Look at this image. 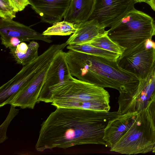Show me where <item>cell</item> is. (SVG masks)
<instances>
[{
    "label": "cell",
    "mask_w": 155,
    "mask_h": 155,
    "mask_svg": "<svg viewBox=\"0 0 155 155\" xmlns=\"http://www.w3.org/2000/svg\"><path fill=\"white\" fill-rule=\"evenodd\" d=\"M15 106L11 105L9 112L5 120L0 126V143L5 141L8 138L6 136L8 127L11 121L18 114L19 110L17 109Z\"/></svg>",
    "instance_id": "44dd1931"
},
{
    "label": "cell",
    "mask_w": 155,
    "mask_h": 155,
    "mask_svg": "<svg viewBox=\"0 0 155 155\" xmlns=\"http://www.w3.org/2000/svg\"><path fill=\"white\" fill-rule=\"evenodd\" d=\"M135 3H140V2H145L146 1H147V0H133Z\"/></svg>",
    "instance_id": "83f0119b"
},
{
    "label": "cell",
    "mask_w": 155,
    "mask_h": 155,
    "mask_svg": "<svg viewBox=\"0 0 155 155\" xmlns=\"http://www.w3.org/2000/svg\"><path fill=\"white\" fill-rule=\"evenodd\" d=\"M11 7L15 12L23 10L30 5L29 0H8Z\"/></svg>",
    "instance_id": "603a6c76"
},
{
    "label": "cell",
    "mask_w": 155,
    "mask_h": 155,
    "mask_svg": "<svg viewBox=\"0 0 155 155\" xmlns=\"http://www.w3.org/2000/svg\"><path fill=\"white\" fill-rule=\"evenodd\" d=\"M118 115L117 112L57 108L42 123L35 149L42 152L83 144L108 146L103 139L104 130Z\"/></svg>",
    "instance_id": "6da1fadb"
},
{
    "label": "cell",
    "mask_w": 155,
    "mask_h": 155,
    "mask_svg": "<svg viewBox=\"0 0 155 155\" xmlns=\"http://www.w3.org/2000/svg\"><path fill=\"white\" fill-rule=\"evenodd\" d=\"M115 43L129 51L155 35V22L147 14L135 8L107 30Z\"/></svg>",
    "instance_id": "277c9868"
},
{
    "label": "cell",
    "mask_w": 155,
    "mask_h": 155,
    "mask_svg": "<svg viewBox=\"0 0 155 155\" xmlns=\"http://www.w3.org/2000/svg\"><path fill=\"white\" fill-rule=\"evenodd\" d=\"M1 44L6 48H10L17 46L21 42V40L18 38L15 37L7 38L0 37Z\"/></svg>",
    "instance_id": "cb8c5ba5"
},
{
    "label": "cell",
    "mask_w": 155,
    "mask_h": 155,
    "mask_svg": "<svg viewBox=\"0 0 155 155\" xmlns=\"http://www.w3.org/2000/svg\"><path fill=\"white\" fill-rule=\"evenodd\" d=\"M117 62L122 68L133 73L143 80L155 65V49H147L144 43L133 49L124 51Z\"/></svg>",
    "instance_id": "9c48e42d"
},
{
    "label": "cell",
    "mask_w": 155,
    "mask_h": 155,
    "mask_svg": "<svg viewBox=\"0 0 155 155\" xmlns=\"http://www.w3.org/2000/svg\"><path fill=\"white\" fill-rule=\"evenodd\" d=\"M16 13L11 7L8 0H0V17L6 20H12Z\"/></svg>",
    "instance_id": "7402d4cb"
},
{
    "label": "cell",
    "mask_w": 155,
    "mask_h": 155,
    "mask_svg": "<svg viewBox=\"0 0 155 155\" xmlns=\"http://www.w3.org/2000/svg\"><path fill=\"white\" fill-rule=\"evenodd\" d=\"M39 47L38 44L33 40L28 45L23 42L15 47L9 48V53L17 64L24 66L38 57Z\"/></svg>",
    "instance_id": "e0dca14e"
},
{
    "label": "cell",
    "mask_w": 155,
    "mask_h": 155,
    "mask_svg": "<svg viewBox=\"0 0 155 155\" xmlns=\"http://www.w3.org/2000/svg\"><path fill=\"white\" fill-rule=\"evenodd\" d=\"M85 44L117 53L120 55L123 53L126 50L125 48L120 46L113 41L109 38L107 34L93 39Z\"/></svg>",
    "instance_id": "d6986e66"
},
{
    "label": "cell",
    "mask_w": 155,
    "mask_h": 155,
    "mask_svg": "<svg viewBox=\"0 0 155 155\" xmlns=\"http://www.w3.org/2000/svg\"><path fill=\"white\" fill-rule=\"evenodd\" d=\"M155 98V65L147 77L140 81L137 89L130 93H120L117 114L138 113L146 109Z\"/></svg>",
    "instance_id": "52a82bcc"
},
{
    "label": "cell",
    "mask_w": 155,
    "mask_h": 155,
    "mask_svg": "<svg viewBox=\"0 0 155 155\" xmlns=\"http://www.w3.org/2000/svg\"><path fill=\"white\" fill-rule=\"evenodd\" d=\"M155 145V131L147 109L138 113L134 122L110 151L136 154L152 152Z\"/></svg>",
    "instance_id": "5b68a950"
},
{
    "label": "cell",
    "mask_w": 155,
    "mask_h": 155,
    "mask_svg": "<svg viewBox=\"0 0 155 155\" xmlns=\"http://www.w3.org/2000/svg\"><path fill=\"white\" fill-rule=\"evenodd\" d=\"M68 45L65 42L50 46L36 59L23 66L11 79L0 87V107L9 104L18 93L46 66L51 63L57 53Z\"/></svg>",
    "instance_id": "8992f818"
},
{
    "label": "cell",
    "mask_w": 155,
    "mask_h": 155,
    "mask_svg": "<svg viewBox=\"0 0 155 155\" xmlns=\"http://www.w3.org/2000/svg\"><path fill=\"white\" fill-rule=\"evenodd\" d=\"M77 29L72 23L65 21L56 22L42 33L45 35L66 36L74 33Z\"/></svg>",
    "instance_id": "ffe728a7"
},
{
    "label": "cell",
    "mask_w": 155,
    "mask_h": 155,
    "mask_svg": "<svg viewBox=\"0 0 155 155\" xmlns=\"http://www.w3.org/2000/svg\"><path fill=\"white\" fill-rule=\"evenodd\" d=\"M110 95L104 88L72 76L52 92L51 105L57 108L109 111Z\"/></svg>",
    "instance_id": "3957f363"
},
{
    "label": "cell",
    "mask_w": 155,
    "mask_h": 155,
    "mask_svg": "<svg viewBox=\"0 0 155 155\" xmlns=\"http://www.w3.org/2000/svg\"><path fill=\"white\" fill-rule=\"evenodd\" d=\"M137 113L118 115L110 120L105 128L103 139L110 148L118 141L132 125Z\"/></svg>",
    "instance_id": "5bb4252c"
},
{
    "label": "cell",
    "mask_w": 155,
    "mask_h": 155,
    "mask_svg": "<svg viewBox=\"0 0 155 155\" xmlns=\"http://www.w3.org/2000/svg\"><path fill=\"white\" fill-rule=\"evenodd\" d=\"M144 45L147 49L153 48L155 49V42L152 39H147L144 42Z\"/></svg>",
    "instance_id": "484cf974"
},
{
    "label": "cell",
    "mask_w": 155,
    "mask_h": 155,
    "mask_svg": "<svg viewBox=\"0 0 155 155\" xmlns=\"http://www.w3.org/2000/svg\"><path fill=\"white\" fill-rule=\"evenodd\" d=\"M74 25L77 29L66 42L68 45L85 44L93 39L108 34L105 28L95 20Z\"/></svg>",
    "instance_id": "9a60e30c"
},
{
    "label": "cell",
    "mask_w": 155,
    "mask_h": 155,
    "mask_svg": "<svg viewBox=\"0 0 155 155\" xmlns=\"http://www.w3.org/2000/svg\"><path fill=\"white\" fill-rule=\"evenodd\" d=\"M67 48L77 52L99 57L117 61L120 55L87 44L69 45Z\"/></svg>",
    "instance_id": "ac0fdd59"
},
{
    "label": "cell",
    "mask_w": 155,
    "mask_h": 155,
    "mask_svg": "<svg viewBox=\"0 0 155 155\" xmlns=\"http://www.w3.org/2000/svg\"><path fill=\"white\" fill-rule=\"evenodd\" d=\"M0 37L18 38L21 42L31 40L52 42L51 36L44 35L30 27L12 20L0 19Z\"/></svg>",
    "instance_id": "4fadbf2b"
},
{
    "label": "cell",
    "mask_w": 155,
    "mask_h": 155,
    "mask_svg": "<svg viewBox=\"0 0 155 155\" xmlns=\"http://www.w3.org/2000/svg\"><path fill=\"white\" fill-rule=\"evenodd\" d=\"M65 55L71 75L79 80L119 93L131 92L140 84L137 75L120 67L117 61L70 49Z\"/></svg>",
    "instance_id": "7a4b0ae2"
},
{
    "label": "cell",
    "mask_w": 155,
    "mask_h": 155,
    "mask_svg": "<svg viewBox=\"0 0 155 155\" xmlns=\"http://www.w3.org/2000/svg\"><path fill=\"white\" fill-rule=\"evenodd\" d=\"M51 63L47 65L41 70L30 83L18 93L9 104L22 109L27 108L33 109L38 102L40 93Z\"/></svg>",
    "instance_id": "8fae6325"
},
{
    "label": "cell",
    "mask_w": 155,
    "mask_h": 155,
    "mask_svg": "<svg viewBox=\"0 0 155 155\" xmlns=\"http://www.w3.org/2000/svg\"><path fill=\"white\" fill-rule=\"evenodd\" d=\"M155 131V98L149 104L147 109Z\"/></svg>",
    "instance_id": "d4e9b609"
},
{
    "label": "cell",
    "mask_w": 155,
    "mask_h": 155,
    "mask_svg": "<svg viewBox=\"0 0 155 155\" xmlns=\"http://www.w3.org/2000/svg\"><path fill=\"white\" fill-rule=\"evenodd\" d=\"M153 153H155V145L152 151Z\"/></svg>",
    "instance_id": "f1b7e54d"
},
{
    "label": "cell",
    "mask_w": 155,
    "mask_h": 155,
    "mask_svg": "<svg viewBox=\"0 0 155 155\" xmlns=\"http://www.w3.org/2000/svg\"><path fill=\"white\" fill-rule=\"evenodd\" d=\"M145 2L149 5L152 9L155 11V0H147Z\"/></svg>",
    "instance_id": "4316f807"
},
{
    "label": "cell",
    "mask_w": 155,
    "mask_h": 155,
    "mask_svg": "<svg viewBox=\"0 0 155 155\" xmlns=\"http://www.w3.org/2000/svg\"><path fill=\"white\" fill-rule=\"evenodd\" d=\"M95 0H71L64 16V20L74 24L88 21L93 10Z\"/></svg>",
    "instance_id": "2e32d148"
},
{
    "label": "cell",
    "mask_w": 155,
    "mask_h": 155,
    "mask_svg": "<svg viewBox=\"0 0 155 155\" xmlns=\"http://www.w3.org/2000/svg\"><path fill=\"white\" fill-rule=\"evenodd\" d=\"M72 76L66 60L65 52L63 49L61 50L56 55L48 70L38 102L51 103L52 91L68 81Z\"/></svg>",
    "instance_id": "30bf717a"
},
{
    "label": "cell",
    "mask_w": 155,
    "mask_h": 155,
    "mask_svg": "<svg viewBox=\"0 0 155 155\" xmlns=\"http://www.w3.org/2000/svg\"><path fill=\"white\" fill-rule=\"evenodd\" d=\"M133 0H95L88 21L96 20L105 28L111 27L134 9Z\"/></svg>",
    "instance_id": "ba28073f"
},
{
    "label": "cell",
    "mask_w": 155,
    "mask_h": 155,
    "mask_svg": "<svg viewBox=\"0 0 155 155\" xmlns=\"http://www.w3.org/2000/svg\"><path fill=\"white\" fill-rule=\"evenodd\" d=\"M32 9L43 22L53 25L61 21L71 0H29Z\"/></svg>",
    "instance_id": "7c38bea8"
}]
</instances>
